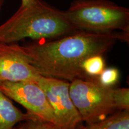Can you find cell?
Returning <instances> with one entry per match:
<instances>
[{"instance_id": "obj_12", "label": "cell", "mask_w": 129, "mask_h": 129, "mask_svg": "<svg viewBox=\"0 0 129 129\" xmlns=\"http://www.w3.org/2000/svg\"><path fill=\"white\" fill-rule=\"evenodd\" d=\"M114 99L118 111L129 110V88H114Z\"/></svg>"}, {"instance_id": "obj_13", "label": "cell", "mask_w": 129, "mask_h": 129, "mask_svg": "<svg viewBox=\"0 0 129 129\" xmlns=\"http://www.w3.org/2000/svg\"><path fill=\"white\" fill-rule=\"evenodd\" d=\"M14 129H57L56 127L50 122L43 121L38 118L30 119L23 121Z\"/></svg>"}, {"instance_id": "obj_2", "label": "cell", "mask_w": 129, "mask_h": 129, "mask_svg": "<svg viewBox=\"0 0 129 129\" xmlns=\"http://www.w3.org/2000/svg\"><path fill=\"white\" fill-rule=\"evenodd\" d=\"M76 31L64 12L43 0H21L15 13L0 25V43L51 40Z\"/></svg>"}, {"instance_id": "obj_5", "label": "cell", "mask_w": 129, "mask_h": 129, "mask_svg": "<svg viewBox=\"0 0 129 129\" xmlns=\"http://www.w3.org/2000/svg\"><path fill=\"white\" fill-rule=\"evenodd\" d=\"M36 83L44 91L52 108L56 128L78 129L83 121L69 95V82L40 75Z\"/></svg>"}, {"instance_id": "obj_9", "label": "cell", "mask_w": 129, "mask_h": 129, "mask_svg": "<svg viewBox=\"0 0 129 129\" xmlns=\"http://www.w3.org/2000/svg\"><path fill=\"white\" fill-rule=\"evenodd\" d=\"M78 129H129V110L118 111L104 120Z\"/></svg>"}, {"instance_id": "obj_14", "label": "cell", "mask_w": 129, "mask_h": 129, "mask_svg": "<svg viewBox=\"0 0 129 129\" xmlns=\"http://www.w3.org/2000/svg\"><path fill=\"white\" fill-rule=\"evenodd\" d=\"M3 2H4V0H0V10H1V7H2Z\"/></svg>"}, {"instance_id": "obj_6", "label": "cell", "mask_w": 129, "mask_h": 129, "mask_svg": "<svg viewBox=\"0 0 129 129\" xmlns=\"http://www.w3.org/2000/svg\"><path fill=\"white\" fill-rule=\"evenodd\" d=\"M0 90L12 101L18 103L27 112L40 120L56 127L53 109L43 90L35 82H4Z\"/></svg>"}, {"instance_id": "obj_11", "label": "cell", "mask_w": 129, "mask_h": 129, "mask_svg": "<svg viewBox=\"0 0 129 129\" xmlns=\"http://www.w3.org/2000/svg\"><path fill=\"white\" fill-rule=\"evenodd\" d=\"M120 72L116 68H105L102 72L97 77V81L100 84L108 88H114L118 82Z\"/></svg>"}, {"instance_id": "obj_7", "label": "cell", "mask_w": 129, "mask_h": 129, "mask_svg": "<svg viewBox=\"0 0 129 129\" xmlns=\"http://www.w3.org/2000/svg\"><path fill=\"white\" fill-rule=\"evenodd\" d=\"M40 75L30 64L22 46L17 43H0V83H36Z\"/></svg>"}, {"instance_id": "obj_4", "label": "cell", "mask_w": 129, "mask_h": 129, "mask_svg": "<svg viewBox=\"0 0 129 129\" xmlns=\"http://www.w3.org/2000/svg\"><path fill=\"white\" fill-rule=\"evenodd\" d=\"M114 91V88L100 84L96 78L76 79L69 83V95L86 124L104 120L118 111Z\"/></svg>"}, {"instance_id": "obj_8", "label": "cell", "mask_w": 129, "mask_h": 129, "mask_svg": "<svg viewBox=\"0 0 129 129\" xmlns=\"http://www.w3.org/2000/svg\"><path fill=\"white\" fill-rule=\"evenodd\" d=\"M37 118L29 113L23 112L0 90V129H13L21 122Z\"/></svg>"}, {"instance_id": "obj_10", "label": "cell", "mask_w": 129, "mask_h": 129, "mask_svg": "<svg viewBox=\"0 0 129 129\" xmlns=\"http://www.w3.org/2000/svg\"><path fill=\"white\" fill-rule=\"evenodd\" d=\"M105 68L103 55H94L87 58L81 64L82 71L89 78H97Z\"/></svg>"}, {"instance_id": "obj_1", "label": "cell", "mask_w": 129, "mask_h": 129, "mask_svg": "<svg viewBox=\"0 0 129 129\" xmlns=\"http://www.w3.org/2000/svg\"><path fill=\"white\" fill-rule=\"evenodd\" d=\"M129 32L98 34L76 31L51 40H38L22 46L31 65L42 76L70 83L76 79L89 80L82 71L87 58L104 55L118 40L128 42Z\"/></svg>"}, {"instance_id": "obj_3", "label": "cell", "mask_w": 129, "mask_h": 129, "mask_svg": "<svg viewBox=\"0 0 129 129\" xmlns=\"http://www.w3.org/2000/svg\"><path fill=\"white\" fill-rule=\"evenodd\" d=\"M64 13L78 31L129 32V10L108 0H75Z\"/></svg>"}, {"instance_id": "obj_15", "label": "cell", "mask_w": 129, "mask_h": 129, "mask_svg": "<svg viewBox=\"0 0 129 129\" xmlns=\"http://www.w3.org/2000/svg\"><path fill=\"white\" fill-rule=\"evenodd\" d=\"M14 128H15V127H14ZM14 128H13V129H14Z\"/></svg>"}]
</instances>
